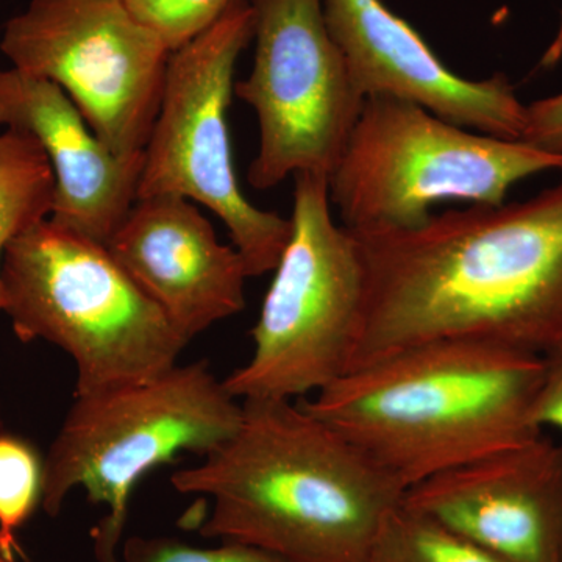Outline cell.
Here are the masks:
<instances>
[{"mask_svg":"<svg viewBox=\"0 0 562 562\" xmlns=\"http://www.w3.org/2000/svg\"><path fill=\"white\" fill-rule=\"evenodd\" d=\"M371 562H512L424 514L398 505L384 517Z\"/></svg>","mask_w":562,"mask_h":562,"instance_id":"16","label":"cell"},{"mask_svg":"<svg viewBox=\"0 0 562 562\" xmlns=\"http://www.w3.org/2000/svg\"><path fill=\"white\" fill-rule=\"evenodd\" d=\"M44 462L35 449L11 435H0V552L13 560L16 531L43 502Z\"/></svg>","mask_w":562,"mask_h":562,"instance_id":"17","label":"cell"},{"mask_svg":"<svg viewBox=\"0 0 562 562\" xmlns=\"http://www.w3.org/2000/svg\"><path fill=\"white\" fill-rule=\"evenodd\" d=\"M121 562H286L246 543L194 547L165 536H132L122 546Z\"/></svg>","mask_w":562,"mask_h":562,"instance_id":"19","label":"cell"},{"mask_svg":"<svg viewBox=\"0 0 562 562\" xmlns=\"http://www.w3.org/2000/svg\"><path fill=\"white\" fill-rule=\"evenodd\" d=\"M543 357L480 339L408 347L299 403L409 490L543 435L531 413Z\"/></svg>","mask_w":562,"mask_h":562,"instance_id":"3","label":"cell"},{"mask_svg":"<svg viewBox=\"0 0 562 562\" xmlns=\"http://www.w3.org/2000/svg\"><path fill=\"white\" fill-rule=\"evenodd\" d=\"M254 27L249 0H232L211 27L172 52L138 199L180 195L206 206L227 225L249 277H260L279 265L291 221L251 205L233 166L228 106Z\"/></svg>","mask_w":562,"mask_h":562,"instance_id":"8","label":"cell"},{"mask_svg":"<svg viewBox=\"0 0 562 562\" xmlns=\"http://www.w3.org/2000/svg\"><path fill=\"white\" fill-rule=\"evenodd\" d=\"M0 276L13 331L72 358L76 395L154 379L177 366L190 342L105 244L50 217L9 244Z\"/></svg>","mask_w":562,"mask_h":562,"instance_id":"4","label":"cell"},{"mask_svg":"<svg viewBox=\"0 0 562 562\" xmlns=\"http://www.w3.org/2000/svg\"><path fill=\"white\" fill-rule=\"evenodd\" d=\"M0 125L27 133L46 154L55 177L50 220L109 243L138 199L144 151L117 155L60 87L16 68L0 70Z\"/></svg>","mask_w":562,"mask_h":562,"instance_id":"14","label":"cell"},{"mask_svg":"<svg viewBox=\"0 0 562 562\" xmlns=\"http://www.w3.org/2000/svg\"><path fill=\"white\" fill-rule=\"evenodd\" d=\"M105 246L190 341L246 306L249 273L241 255L220 241L213 224L188 199H136Z\"/></svg>","mask_w":562,"mask_h":562,"instance_id":"13","label":"cell"},{"mask_svg":"<svg viewBox=\"0 0 562 562\" xmlns=\"http://www.w3.org/2000/svg\"><path fill=\"white\" fill-rule=\"evenodd\" d=\"M402 503L512 562H562V446L543 435L414 484Z\"/></svg>","mask_w":562,"mask_h":562,"instance_id":"11","label":"cell"},{"mask_svg":"<svg viewBox=\"0 0 562 562\" xmlns=\"http://www.w3.org/2000/svg\"><path fill=\"white\" fill-rule=\"evenodd\" d=\"M351 233L366 302L347 372L438 339L541 357L562 342V179L525 202L431 214L414 231Z\"/></svg>","mask_w":562,"mask_h":562,"instance_id":"1","label":"cell"},{"mask_svg":"<svg viewBox=\"0 0 562 562\" xmlns=\"http://www.w3.org/2000/svg\"><path fill=\"white\" fill-rule=\"evenodd\" d=\"M0 50L11 68L60 87L111 150L146 149L172 52L125 0H31Z\"/></svg>","mask_w":562,"mask_h":562,"instance_id":"9","label":"cell"},{"mask_svg":"<svg viewBox=\"0 0 562 562\" xmlns=\"http://www.w3.org/2000/svg\"><path fill=\"white\" fill-rule=\"evenodd\" d=\"M254 68L233 94L254 109L260 131L247 180L279 187L301 172L330 179L360 117L364 94L328 31L322 0H249Z\"/></svg>","mask_w":562,"mask_h":562,"instance_id":"10","label":"cell"},{"mask_svg":"<svg viewBox=\"0 0 562 562\" xmlns=\"http://www.w3.org/2000/svg\"><path fill=\"white\" fill-rule=\"evenodd\" d=\"M173 52L211 27L232 0H125Z\"/></svg>","mask_w":562,"mask_h":562,"instance_id":"18","label":"cell"},{"mask_svg":"<svg viewBox=\"0 0 562 562\" xmlns=\"http://www.w3.org/2000/svg\"><path fill=\"white\" fill-rule=\"evenodd\" d=\"M539 430L562 432V342L543 355V375L531 413Z\"/></svg>","mask_w":562,"mask_h":562,"instance_id":"20","label":"cell"},{"mask_svg":"<svg viewBox=\"0 0 562 562\" xmlns=\"http://www.w3.org/2000/svg\"><path fill=\"white\" fill-rule=\"evenodd\" d=\"M524 143L562 154V92L527 105Z\"/></svg>","mask_w":562,"mask_h":562,"instance_id":"21","label":"cell"},{"mask_svg":"<svg viewBox=\"0 0 562 562\" xmlns=\"http://www.w3.org/2000/svg\"><path fill=\"white\" fill-rule=\"evenodd\" d=\"M330 203L327 176L295 173L291 236L251 328L254 353L224 380L238 401H301L349 369L364 313V262Z\"/></svg>","mask_w":562,"mask_h":562,"instance_id":"7","label":"cell"},{"mask_svg":"<svg viewBox=\"0 0 562 562\" xmlns=\"http://www.w3.org/2000/svg\"><path fill=\"white\" fill-rule=\"evenodd\" d=\"M238 430L173 490L213 502L202 536L286 562H371L405 487L294 401H243Z\"/></svg>","mask_w":562,"mask_h":562,"instance_id":"2","label":"cell"},{"mask_svg":"<svg viewBox=\"0 0 562 562\" xmlns=\"http://www.w3.org/2000/svg\"><path fill=\"white\" fill-rule=\"evenodd\" d=\"M243 405L195 361L144 382L76 395L44 461L43 505L58 516L66 497L83 487L106 516L92 531L99 562H121L132 492L143 476L181 452L203 457L227 442Z\"/></svg>","mask_w":562,"mask_h":562,"instance_id":"5","label":"cell"},{"mask_svg":"<svg viewBox=\"0 0 562 562\" xmlns=\"http://www.w3.org/2000/svg\"><path fill=\"white\" fill-rule=\"evenodd\" d=\"M54 195V171L40 144L27 133L3 132L0 135V268L9 244L50 216ZM0 312H3L2 276Z\"/></svg>","mask_w":562,"mask_h":562,"instance_id":"15","label":"cell"},{"mask_svg":"<svg viewBox=\"0 0 562 562\" xmlns=\"http://www.w3.org/2000/svg\"><path fill=\"white\" fill-rule=\"evenodd\" d=\"M0 562H14V560H10V558H7L5 554L0 552Z\"/></svg>","mask_w":562,"mask_h":562,"instance_id":"22","label":"cell"},{"mask_svg":"<svg viewBox=\"0 0 562 562\" xmlns=\"http://www.w3.org/2000/svg\"><path fill=\"white\" fill-rule=\"evenodd\" d=\"M562 171V154L471 133L417 103L369 95L330 179L350 232L414 231L446 201L497 206L517 181Z\"/></svg>","mask_w":562,"mask_h":562,"instance_id":"6","label":"cell"},{"mask_svg":"<svg viewBox=\"0 0 562 562\" xmlns=\"http://www.w3.org/2000/svg\"><path fill=\"white\" fill-rule=\"evenodd\" d=\"M333 40L364 98L417 103L462 128L522 139L527 105L503 74L469 80L443 65L419 33L382 0H322Z\"/></svg>","mask_w":562,"mask_h":562,"instance_id":"12","label":"cell"}]
</instances>
